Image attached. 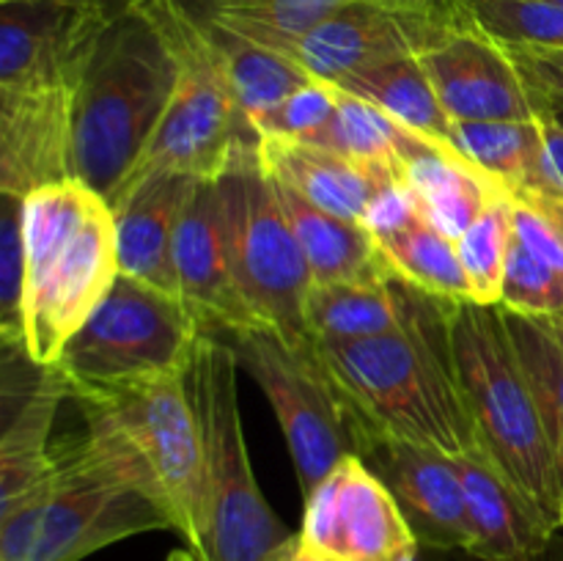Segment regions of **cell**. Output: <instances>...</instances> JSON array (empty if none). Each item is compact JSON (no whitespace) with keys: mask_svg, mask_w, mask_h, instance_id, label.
Instances as JSON below:
<instances>
[{"mask_svg":"<svg viewBox=\"0 0 563 561\" xmlns=\"http://www.w3.org/2000/svg\"><path fill=\"white\" fill-rule=\"evenodd\" d=\"M405 322L355 341H313L361 432L394 435L449 457L484 454L449 333V302L401 280Z\"/></svg>","mask_w":563,"mask_h":561,"instance_id":"6da1fadb","label":"cell"},{"mask_svg":"<svg viewBox=\"0 0 563 561\" xmlns=\"http://www.w3.org/2000/svg\"><path fill=\"white\" fill-rule=\"evenodd\" d=\"M236 372L234 344L203 333L187 374L201 435V501L187 544L198 561H289L300 534L280 522L253 476Z\"/></svg>","mask_w":563,"mask_h":561,"instance_id":"7a4b0ae2","label":"cell"},{"mask_svg":"<svg viewBox=\"0 0 563 561\" xmlns=\"http://www.w3.org/2000/svg\"><path fill=\"white\" fill-rule=\"evenodd\" d=\"M179 64L137 0L115 6L75 91V176L108 198L141 160L174 97Z\"/></svg>","mask_w":563,"mask_h":561,"instance_id":"3957f363","label":"cell"},{"mask_svg":"<svg viewBox=\"0 0 563 561\" xmlns=\"http://www.w3.org/2000/svg\"><path fill=\"white\" fill-rule=\"evenodd\" d=\"M25 245V352L36 366H55L119 278L113 209L80 179L33 190Z\"/></svg>","mask_w":563,"mask_h":561,"instance_id":"277c9868","label":"cell"},{"mask_svg":"<svg viewBox=\"0 0 563 561\" xmlns=\"http://www.w3.org/2000/svg\"><path fill=\"white\" fill-rule=\"evenodd\" d=\"M163 528H174L168 512L80 435L53 443L42 482L0 512V561H80Z\"/></svg>","mask_w":563,"mask_h":561,"instance_id":"5b68a950","label":"cell"},{"mask_svg":"<svg viewBox=\"0 0 563 561\" xmlns=\"http://www.w3.org/2000/svg\"><path fill=\"white\" fill-rule=\"evenodd\" d=\"M449 333L484 454L559 531L563 526V471L528 388L504 311L500 306L451 300Z\"/></svg>","mask_w":563,"mask_h":561,"instance_id":"8992f818","label":"cell"},{"mask_svg":"<svg viewBox=\"0 0 563 561\" xmlns=\"http://www.w3.org/2000/svg\"><path fill=\"white\" fill-rule=\"evenodd\" d=\"M86 435L190 539L201 501V435L187 374L71 394Z\"/></svg>","mask_w":563,"mask_h":561,"instance_id":"52a82bcc","label":"cell"},{"mask_svg":"<svg viewBox=\"0 0 563 561\" xmlns=\"http://www.w3.org/2000/svg\"><path fill=\"white\" fill-rule=\"evenodd\" d=\"M137 3L163 28L179 64V77L152 141L121 182L146 174L218 179L240 143L258 141L236 102L218 44L181 0Z\"/></svg>","mask_w":563,"mask_h":561,"instance_id":"ba28073f","label":"cell"},{"mask_svg":"<svg viewBox=\"0 0 563 561\" xmlns=\"http://www.w3.org/2000/svg\"><path fill=\"white\" fill-rule=\"evenodd\" d=\"M218 193L231 273L251 311L289 341H313L306 328L311 270L258 157V141L236 146L218 176Z\"/></svg>","mask_w":563,"mask_h":561,"instance_id":"9c48e42d","label":"cell"},{"mask_svg":"<svg viewBox=\"0 0 563 561\" xmlns=\"http://www.w3.org/2000/svg\"><path fill=\"white\" fill-rule=\"evenodd\" d=\"M201 328L181 297L121 275L66 341L55 369L69 396L165 374H190Z\"/></svg>","mask_w":563,"mask_h":561,"instance_id":"30bf717a","label":"cell"},{"mask_svg":"<svg viewBox=\"0 0 563 561\" xmlns=\"http://www.w3.org/2000/svg\"><path fill=\"white\" fill-rule=\"evenodd\" d=\"M240 366L267 394L289 443L302 498L339 465L357 454L352 418L330 383L313 341H289L273 328L234 336Z\"/></svg>","mask_w":563,"mask_h":561,"instance_id":"8fae6325","label":"cell"},{"mask_svg":"<svg viewBox=\"0 0 563 561\" xmlns=\"http://www.w3.org/2000/svg\"><path fill=\"white\" fill-rule=\"evenodd\" d=\"M300 548L317 561H405L421 544L383 479L350 454L306 495Z\"/></svg>","mask_w":563,"mask_h":561,"instance_id":"7c38bea8","label":"cell"},{"mask_svg":"<svg viewBox=\"0 0 563 561\" xmlns=\"http://www.w3.org/2000/svg\"><path fill=\"white\" fill-rule=\"evenodd\" d=\"M119 0L0 3V88L80 86Z\"/></svg>","mask_w":563,"mask_h":561,"instance_id":"4fadbf2b","label":"cell"},{"mask_svg":"<svg viewBox=\"0 0 563 561\" xmlns=\"http://www.w3.org/2000/svg\"><path fill=\"white\" fill-rule=\"evenodd\" d=\"M440 105L454 121H537L555 102L526 75L506 44L473 20L418 55Z\"/></svg>","mask_w":563,"mask_h":561,"instance_id":"5bb4252c","label":"cell"},{"mask_svg":"<svg viewBox=\"0 0 563 561\" xmlns=\"http://www.w3.org/2000/svg\"><path fill=\"white\" fill-rule=\"evenodd\" d=\"M467 20L471 14L445 16L377 0H346L319 25L295 38L284 55L300 64L313 80L341 82L368 66L427 53Z\"/></svg>","mask_w":563,"mask_h":561,"instance_id":"9a60e30c","label":"cell"},{"mask_svg":"<svg viewBox=\"0 0 563 561\" xmlns=\"http://www.w3.org/2000/svg\"><path fill=\"white\" fill-rule=\"evenodd\" d=\"M357 457L390 490L421 548L471 553V512L449 454L416 440L361 432Z\"/></svg>","mask_w":563,"mask_h":561,"instance_id":"2e32d148","label":"cell"},{"mask_svg":"<svg viewBox=\"0 0 563 561\" xmlns=\"http://www.w3.org/2000/svg\"><path fill=\"white\" fill-rule=\"evenodd\" d=\"M75 176V88H0V193L31 196Z\"/></svg>","mask_w":563,"mask_h":561,"instance_id":"e0dca14e","label":"cell"},{"mask_svg":"<svg viewBox=\"0 0 563 561\" xmlns=\"http://www.w3.org/2000/svg\"><path fill=\"white\" fill-rule=\"evenodd\" d=\"M174 270L179 297L207 333L240 336L264 328L242 297L231 273L220 223L218 179H196L174 237Z\"/></svg>","mask_w":563,"mask_h":561,"instance_id":"ac0fdd59","label":"cell"},{"mask_svg":"<svg viewBox=\"0 0 563 561\" xmlns=\"http://www.w3.org/2000/svg\"><path fill=\"white\" fill-rule=\"evenodd\" d=\"M192 176L146 174L126 179L108 196L115 220L119 273L179 297L174 237L190 198Z\"/></svg>","mask_w":563,"mask_h":561,"instance_id":"d6986e66","label":"cell"},{"mask_svg":"<svg viewBox=\"0 0 563 561\" xmlns=\"http://www.w3.org/2000/svg\"><path fill=\"white\" fill-rule=\"evenodd\" d=\"M258 157L269 176L335 218L363 223L399 174L302 138H258Z\"/></svg>","mask_w":563,"mask_h":561,"instance_id":"ffe728a7","label":"cell"},{"mask_svg":"<svg viewBox=\"0 0 563 561\" xmlns=\"http://www.w3.org/2000/svg\"><path fill=\"white\" fill-rule=\"evenodd\" d=\"M465 490L473 526L471 556L482 561H533L544 553L555 528L500 473L487 454L451 457Z\"/></svg>","mask_w":563,"mask_h":561,"instance_id":"44dd1931","label":"cell"},{"mask_svg":"<svg viewBox=\"0 0 563 561\" xmlns=\"http://www.w3.org/2000/svg\"><path fill=\"white\" fill-rule=\"evenodd\" d=\"M418 212L451 240H460L498 198L511 196L504 185L462 157L454 146L423 138L399 165Z\"/></svg>","mask_w":563,"mask_h":561,"instance_id":"7402d4cb","label":"cell"},{"mask_svg":"<svg viewBox=\"0 0 563 561\" xmlns=\"http://www.w3.org/2000/svg\"><path fill=\"white\" fill-rule=\"evenodd\" d=\"M269 174V170H267ZM275 193L295 229L302 248L313 284H335V280H385L390 267L379 253L372 231L355 220L335 218L324 209L286 187L273 176Z\"/></svg>","mask_w":563,"mask_h":561,"instance_id":"603a6c76","label":"cell"},{"mask_svg":"<svg viewBox=\"0 0 563 561\" xmlns=\"http://www.w3.org/2000/svg\"><path fill=\"white\" fill-rule=\"evenodd\" d=\"M69 396L55 366H38L16 407H5L0 435V512L11 509L44 479L53 457L49 429L60 402Z\"/></svg>","mask_w":563,"mask_h":561,"instance_id":"cb8c5ba5","label":"cell"},{"mask_svg":"<svg viewBox=\"0 0 563 561\" xmlns=\"http://www.w3.org/2000/svg\"><path fill=\"white\" fill-rule=\"evenodd\" d=\"M500 308L526 317L563 311V240L533 204L517 196Z\"/></svg>","mask_w":563,"mask_h":561,"instance_id":"d4e9b609","label":"cell"},{"mask_svg":"<svg viewBox=\"0 0 563 561\" xmlns=\"http://www.w3.org/2000/svg\"><path fill=\"white\" fill-rule=\"evenodd\" d=\"M405 322L401 278L311 284L306 297V328L313 341L372 339Z\"/></svg>","mask_w":563,"mask_h":561,"instance_id":"484cf974","label":"cell"},{"mask_svg":"<svg viewBox=\"0 0 563 561\" xmlns=\"http://www.w3.org/2000/svg\"><path fill=\"white\" fill-rule=\"evenodd\" d=\"M335 86L377 105L379 110H385L390 119H396L407 130L418 132V135L429 138L440 146H451L454 121L440 105L438 91H434L418 55H405V58L368 66V69L344 77Z\"/></svg>","mask_w":563,"mask_h":561,"instance_id":"4316f807","label":"cell"},{"mask_svg":"<svg viewBox=\"0 0 563 561\" xmlns=\"http://www.w3.org/2000/svg\"><path fill=\"white\" fill-rule=\"evenodd\" d=\"M374 240L396 278L443 300H473L456 240L443 234L423 215L377 231Z\"/></svg>","mask_w":563,"mask_h":561,"instance_id":"83f0119b","label":"cell"},{"mask_svg":"<svg viewBox=\"0 0 563 561\" xmlns=\"http://www.w3.org/2000/svg\"><path fill=\"white\" fill-rule=\"evenodd\" d=\"M201 20V16H198ZM203 25L212 33L214 44L220 50V58H223L225 75H229L231 88H234V97L240 102L242 113H245L247 124L256 113L275 108L278 102L289 99L291 94L308 88L313 80L300 64L289 58L284 53H275V50L262 47V44L251 42L245 36H236V33L225 31V28L212 25V22L201 20Z\"/></svg>","mask_w":563,"mask_h":561,"instance_id":"f1b7e54d","label":"cell"},{"mask_svg":"<svg viewBox=\"0 0 563 561\" xmlns=\"http://www.w3.org/2000/svg\"><path fill=\"white\" fill-rule=\"evenodd\" d=\"M212 25L245 36L262 47L286 53L295 38L333 14L346 0H181Z\"/></svg>","mask_w":563,"mask_h":561,"instance_id":"f546056e","label":"cell"},{"mask_svg":"<svg viewBox=\"0 0 563 561\" xmlns=\"http://www.w3.org/2000/svg\"><path fill=\"white\" fill-rule=\"evenodd\" d=\"M302 141L335 148L346 157L399 174L401 160L423 141V135L401 127L377 105L339 88V105H335L333 116L311 138H302Z\"/></svg>","mask_w":563,"mask_h":561,"instance_id":"4dcf8cb0","label":"cell"},{"mask_svg":"<svg viewBox=\"0 0 563 561\" xmlns=\"http://www.w3.org/2000/svg\"><path fill=\"white\" fill-rule=\"evenodd\" d=\"M451 146L476 168L493 176L511 196L537 182L542 132L537 121H456Z\"/></svg>","mask_w":563,"mask_h":561,"instance_id":"1f68e13d","label":"cell"},{"mask_svg":"<svg viewBox=\"0 0 563 561\" xmlns=\"http://www.w3.org/2000/svg\"><path fill=\"white\" fill-rule=\"evenodd\" d=\"M500 311L563 471V341L544 324V319L506 308Z\"/></svg>","mask_w":563,"mask_h":561,"instance_id":"d6a6232c","label":"cell"},{"mask_svg":"<svg viewBox=\"0 0 563 561\" xmlns=\"http://www.w3.org/2000/svg\"><path fill=\"white\" fill-rule=\"evenodd\" d=\"M511 234H515V196H504L489 204L487 212L456 240V253L471 284L473 302L500 306Z\"/></svg>","mask_w":563,"mask_h":561,"instance_id":"836d02e7","label":"cell"},{"mask_svg":"<svg viewBox=\"0 0 563 561\" xmlns=\"http://www.w3.org/2000/svg\"><path fill=\"white\" fill-rule=\"evenodd\" d=\"M25 198L0 193V339L5 355L25 352Z\"/></svg>","mask_w":563,"mask_h":561,"instance_id":"e575fe53","label":"cell"},{"mask_svg":"<svg viewBox=\"0 0 563 561\" xmlns=\"http://www.w3.org/2000/svg\"><path fill=\"white\" fill-rule=\"evenodd\" d=\"M471 20L511 50L563 53V6L542 0H471Z\"/></svg>","mask_w":563,"mask_h":561,"instance_id":"d590c367","label":"cell"},{"mask_svg":"<svg viewBox=\"0 0 563 561\" xmlns=\"http://www.w3.org/2000/svg\"><path fill=\"white\" fill-rule=\"evenodd\" d=\"M335 105H339V86L317 80L275 108L253 116L251 130L256 132V138H311L333 116Z\"/></svg>","mask_w":563,"mask_h":561,"instance_id":"8d00e7d4","label":"cell"},{"mask_svg":"<svg viewBox=\"0 0 563 561\" xmlns=\"http://www.w3.org/2000/svg\"><path fill=\"white\" fill-rule=\"evenodd\" d=\"M539 132H542V148H539L537 182L531 190L563 196V124L555 110L539 119Z\"/></svg>","mask_w":563,"mask_h":561,"instance_id":"74e56055","label":"cell"},{"mask_svg":"<svg viewBox=\"0 0 563 561\" xmlns=\"http://www.w3.org/2000/svg\"><path fill=\"white\" fill-rule=\"evenodd\" d=\"M511 53L520 61L526 75L555 105H563V53H548V50H511Z\"/></svg>","mask_w":563,"mask_h":561,"instance_id":"f35d334b","label":"cell"},{"mask_svg":"<svg viewBox=\"0 0 563 561\" xmlns=\"http://www.w3.org/2000/svg\"><path fill=\"white\" fill-rule=\"evenodd\" d=\"M377 3L401 6V9H416V11H432V14L445 16H467V3L471 0H377Z\"/></svg>","mask_w":563,"mask_h":561,"instance_id":"ab89813d","label":"cell"},{"mask_svg":"<svg viewBox=\"0 0 563 561\" xmlns=\"http://www.w3.org/2000/svg\"><path fill=\"white\" fill-rule=\"evenodd\" d=\"M517 198H526L528 204H533V207H537L539 212H542L544 218L555 226V231H559V237L563 240V196H550V193L528 190V193H520Z\"/></svg>","mask_w":563,"mask_h":561,"instance_id":"60d3db41","label":"cell"},{"mask_svg":"<svg viewBox=\"0 0 563 561\" xmlns=\"http://www.w3.org/2000/svg\"><path fill=\"white\" fill-rule=\"evenodd\" d=\"M539 319H544V324H548V328L563 341V311L553 314V317H539Z\"/></svg>","mask_w":563,"mask_h":561,"instance_id":"b9f144b4","label":"cell"},{"mask_svg":"<svg viewBox=\"0 0 563 561\" xmlns=\"http://www.w3.org/2000/svg\"><path fill=\"white\" fill-rule=\"evenodd\" d=\"M165 561H198V556L192 550H170Z\"/></svg>","mask_w":563,"mask_h":561,"instance_id":"7bdbcfd3","label":"cell"},{"mask_svg":"<svg viewBox=\"0 0 563 561\" xmlns=\"http://www.w3.org/2000/svg\"><path fill=\"white\" fill-rule=\"evenodd\" d=\"M289 561H317V559H313V556H308V553H306V550H302V548H300V550H297V553H295V556H291V559H289Z\"/></svg>","mask_w":563,"mask_h":561,"instance_id":"ee69618b","label":"cell"},{"mask_svg":"<svg viewBox=\"0 0 563 561\" xmlns=\"http://www.w3.org/2000/svg\"><path fill=\"white\" fill-rule=\"evenodd\" d=\"M405 561H427V559H423V556H421V548H418L416 553H412V556H407Z\"/></svg>","mask_w":563,"mask_h":561,"instance_id":"f6af8a7d","label":"cell"},{"mask_svg":"<svg viewBox=\"0 0 563 561\" xmlns=\"http://www.w3.org/2000/svg\"><path fill=\"white\" fill-rule=\"evenodd\" d=\"M542 3H555V6H563V0H542Z\"/></svg>","mask_w":563,"mask_h":561,"instance_id":"bcb514c9","label":"cell"},{"mask_svg":"<svg viewBox=\"0 0 563 561\" xmlns=\"http://www.w3.org/2000/svg\"><path fill=\"white\" fill-rule=\"evenodd\" d=\"M119 3H130V0H119Z\"/></svg>","mask_w":563,"mask_h":561,"instance_id":"7dc6e473","label":"cell"},{"mask_svg":"<svg viewBox=\"0 0 563 561\" xmlns=\"http://www.w3.org/2000/svg\"><path fill=\"white\" fill-rule=\"evenodd\" d=\"M0 3H5V0H0Z\"/></svg>","mask_w":563,"mask_h":561,"instance_id":"c3c4849f","label":"cell"}]
</instances>
